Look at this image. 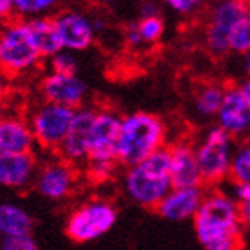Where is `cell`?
Masks as SVG:
<instances>
[{
  "mask_svg": "<svg viewBox=\"0 0 250 250\" xmlns=\"http://www.w3.org/2000/svg\"><path fill=\"white\" fill-rule=\"evenodd\" d=\"M150 16H161V9L156 2H145L140 7V18H150Z\"/></svg>",
  "mask_w": 250,
  "mask_h": 250,
  "instance_id": "30",
  "label": "cell"
},
{
  "mask_svg": "<svg viewBox=\"0 0 250 250\" xmlns=\"http://www.w3.org/2000/svg\"><path fill=\"white\" fill-rule=\"evenodd\" d=\"M38 159L34 154H13L0 150V186L23 189L36 181Z\"/></svg>",
  "mask_w": 250,
  "mask_h": 250,
  "instance_id": "16",
  "label": "cell"
},
{
  "mask_svg": "<svg viewBox=\"0 0 250 250\" xmlns=\"http://www.w3.org/2000/svg\"><path fill=\"white\" fill-rule=\"evenodd\" d=\"M2 116H4V111H2V107H0V120H2Z\"/></svg>",
  "mask_w": 250,
  "mask_h": 250,
  "instance_id": "36",
  "label": "cell"
},
{
  "mask_svg": "<svg viewBox=\"0 0 250 250\" xmlns=\"http://www.w3.org/2000/svg\"><path fill=\"white\" fill-rule=\"evenodd\" d=\"M118 220L115 204L104 198H93L81 204L68 214L64 230L70 240L77 243L95 241L107 234Z\"/></svg>",
  "mask_w": 250,
  "mask_h": 250,
  "instance_id": "7",
  "label": "cell"
},
{
  "mask_svg": "<svg viewBox=\"0 0 250 250\" xmlns=\"http://www.w3.org/2000/svg\"><path fill=\"white\" fill-rule=\"evenodd\" d=\"M125 42H127V45L132 47V48H138V47L143 45V42H141V38H140V32H138V25H136V21L129 23L127 29H125Z\"/></svg>",
  "mask_w": 250,
  "mask_h": 250,
  "instance_id": "29",
  "label": "cell"
},
{
  "mask_svg": "<svg viewBox=\"0 0 250 250\" xmlns=\"http://www.w3.org/2000/svg\"><path fill=\"white\" fill-rule=\"evenodd\" d=\"M95 107H81L75 111L73 116L72 127L68 130L66 138L62 141L61 148H59L58 156L64 159L66 163L73 165L77 168L79 165L88 163V154H89V134H91V125L95 120Z\"/></svg>",
  "mask_w": 250,
  "mask_h": 250,
  "instance_id": "14",
  "label": "cell"
},
{
  "mask_svg": "<svg viewBox=\"0 0 250 250\" xmlns=\"http://www.w3.org/2000/svg\"><path fill=\"white\" fill-rule=\"evenodd\" d=\"M170 168H172L173 188H197L204 186L200 168L195 154V143L188 138L173 141L168 145Z\"/></svg>",
  "mask_w": 250,
  "mask_h": 250,
  "instance_id": "15",
  "label": "cell"
},
{
  "mask_svg": "<svg viewBox=\"0 0 250 250\" xmlns=\"http://www.w3.org/2000/svg\"><path fill=\"white\" fill-rule=\"evenodd\" d=\"M122 118L111 107H100L89 134V154L86 173L95 183H104L115 173L120 163V130Z\"/></svg>",
  "mask_w": 250,
  "mask_h": 250,
  "instance_id": "4",
  "label": "cell"
},
{
  "mask_svg": "<svg viewBox=\"0 0 250 250\" xmlns=\"http://www.w3.org/2000/svg\"><path fill=\"white\" fill-rule=\"evenodd\" d=\"M42 56L31 40L27 20H9L0 25V72L13 77L36 66Z\"/></svg>",
  "mask_w": 250,
  "mask_h": 250,
  "instance_id": "6",
  "label": "cell"
},
{
  "mask_svg": "<svg viewBox=\"0 0 250 250\" xmlns=\"http://www.w3.org/2000/svg\"><path fill=\"white\" fill-rule=\"evenodd\" d=\"M36 138L29 122L21 116L4 115L0 120V150L13 154H34Z\"/></svg>",
  "mask_w": 250,
  "mask_h": 250,
  "instance_id": "18",
  "label": "cell"
},
{
  "mask_svg": "<svg viewBox=\"0 0 250 250\" xmlns=\"http://www.w3.org/2000/svg\"><path fill=\"white\" fill-rule=\"evenodd\" d=\"M15 13V5L11 0H0V23L4 25L9 21V16Z\"/></svg>",
  "mask_w": 250,
  "mask_h": 250,
  "instance_id": "31",
  "label": "cell"
},
{
  "mask_svg": "<svg viewBox=\"0 0 250 250\" xmlns=\"http://www.w3.org/2000/svg\"><path fill=\"white\" fill-rule=\"evenodd\" d=\"M225 89H227L225 84L213 81L200 84L193 93V111L200 118H213V116L216 118L224 102Z\"/></svg>",
  "mask_w": 250,
  "mask_h": 250,
  "instance_id": "21",
  "label": "cell"
},
{
  "mask_svg": "<svg viewBox=\"0 0 250 250\" xmlns=\"http://www.w3.org/2000/svg\"><path fill=\"white\" fill-rule=\"evenodd\" d=\"M234 140L218 125L209 127L195 143V154L200 168L204 188H222L230 181V168L234 157Z\"/></svg>",
  "mask_w": 250,
  "mask_h": 250,
  "instance_id": "5",
  "label": "cell"
},
{
  "mask_svg": "<svg viewBox=\"0 0 250 250\" xmlns=\"http://www.w3.org/2000/svg\"><path fill=\"white\" fill-rule=\"evenodd\" d=\"M240 213H241V220H243L245 227H250V200H249V202H245V204H241Z\"/></svg>",
  "mask_w": 250,
  "mask_h": 250,
  "instance_id": "32",
  "label": "cell"
},
{
  "mask_svg": "<svg viewBox=\"0 0 250 250\" xmlns=\"http://www.w3.org/2000/svg\"><path fill=\"white\" fill-rule=\"evenodd\" d=\"M138 32L143 45L157 43L165 34V20L163 16H150V18H140L136 21Z\"/></svg>",
  "mask_w": 250,
  "mask_h": 250,
  "instance_id": "25",
  "label": "cell"
},
{
  "mask_svg": "<svg viewBox=\"0 0 250 250\" xmlns=\"http://www.w3.org/2000/svg\"><path fill=\"white\" fill-rule=\"evenodd\" d=\"M48 68L52 73H59V75H75L77 73V58L73 52L61 50L54 58L48 59Z\"/></svg>",
  "mask_w": 250,
  "mask_h": 250,
  "instance_id": "26",
  "label": "cell"
},
{
  "mask_svg": "<svg viewBox=\"0 0 250 250\" xmlns=\"http://www.w3.org/2000/svg\"><path fill=\"white\" fill-rule=\"evenodd\" d=\"M168 129L161 116L148 111H134L122 118L120 165L134 167L167 148Z\"/></svg>",
  "mask_w": 250,
  "mask_h": 250,
  "instance_id": "2",
  "label": "cell"
},
{
  "mask_svg": "<svg viewBox=\"0 0 250 250\" xmlns=\"http://www.w3.org/2000/svg\"><path fill=\"white\" fill-rule=\"evenodd\" d=\"M75 111L77 109L50 104V102L36 105L27 118L32 134L36 138V145L42 146L43 150L59 152L68 130L72 127Z\"/></svg>",
  "mask_w": 250,
  "mask_h": 250,
  "instance_id": "8",
  "label": "cell"
},
{
  "mask_svg": "<svg viewBox=\"0 0 250 250\" xmlns=\"http://www.w3.org/2000/svg\"><path fill=\"white\" fill-rule=\"evenodd\" d=\"M230 184L250 186V140H243L240 145H236L230 168Z\"/></svg>",
  "mask_w": 250,
  "mask_h": 250,
  "instance_id": "22",
  "label": "cell"
},
{
  "mask_svg": "<svg viewBox=\"0 0 250 250\" xmlns=\"http://www.w3.org/2000/svg\"><path fill=\"white\" fill-rule=\"evenodd\" d=\"M27 25H29L32 43H34V47H36L38 54L42 58L50 59L62 50L54 16H43V18L27 20Z\"/></svg>",
  "mask_w": 250,
  "mask_h": 250,
  "instance_id": "19",
  "label": "cell"
},
{
  "mask_svg": "<svg viewBox=\"0 0 250 250\" xmlns=\"http://www.w3.org/2000/svg\"><path fill=\"white\" fill-rule=\"evenodd\" d=\"M240 88L243 89V93H245L247 97L250 99V77H247L245 81H243V83L240 84Z\"/></svg>",
  "mask_w": 250,
  "mask_h": 250,
  "instance_id": "33",
  "label": "cell"
},
{
  "mask_svg": "<svg viewBox=\"0 0 250 250\" xmlns=\"http://www.w3.org/2000/svg\"><path fill=\"white\" fill-rule=\"evenodd\" d=\"M243 66H245L247 75H249V77H250V52L243 56Z\"/></svg>",
  "mask_w": 250,
  "mask_h": 250,
  "instance_id": "35",
  "label": "cell"
},
{
  "mask_svg": "<svg viewBox=\"0 0 250 250\" xmlns=\"http://www.w3.org/2000/svg\"><path fill=\"white\" fill-rule=\"evenodd\" d=\"M167 5L172 11L179 13V15L188 16V15H193L200 7V2H197V0H168Z\"/></svg>",
  "mask_w": 250,
  "mask_h": 250,
  "instance_id": "28",
  "label": "cell"
},
{
  "mask_svg": "<svg viewBox=\"0 0 250 250\" xmlns=\"http://www.w3.org/2000/svg\"><path fill=\"white\" fill-rule=\"evenodd\" d=\"M173 189L168 148L129 167L124 173V191L129 200L145 209H157Z\"/></svg>",
  "mask_w": 250,
  "mask_h": 250,
  "instance_id": "3",
  "label": "cell"
},
{
  "mask_svg": "<svg viewBox=\"0 0 250 250\" xmlns=\"http://www.w3.org/2000/svg\"><path fill=\"white\" fill-rule=\"evenodd\" d=\"M2 240H4V238H2V236H0V245H2Z\"/></svg>",
  "mask_w": 250,
  "mask_h": 250,
  "instance_id": "37",
  "label": "cell"
},
{
  "mask_svg": "<svg viewBox=\"0 0 250 250\" xmlns=\"http://www.w3.org/2000/svg\"><path fill=\"white\" fill-rule=\"evenodd\" d=\"M193 229L204 250H243L245 224L240 206L224 188H206L202 206L193 218Z\"/></svg>",
  "mask_w": 250,
  "mask_h": 250,
  "instance_id": "1",
  "label": "cell"
},
{
  "mask_svg": "<svg viewBox=\"0 0 250 250\" xmlns=\"http://www.w3.org/2000/svg\"><path fill=\"white\" fill-rule=\"evenodd\" d=\"M206 188H173L165 200L157 206V214L168 222H184L193 220L202 206Z\"/></svg>",
  "mask_w": 250,
  "mask_h": 250,
  "instance_id": "17",
  "label": "cell"
},
{
  "mask_svg": "<svg viewBox=\"0 0 250 250\" xmlns=\"http://www.w3.org/2000/svg\"><path fill=\"white\" fill-rule=\"evenodd\" d=\"M15 13L20 18L34 20V18H43L48 16V13L56 7L54 0H15Z\"/></svg>",
  "mask_w": 250,
  "mask_h": 250,
  "instance_id": "24",
  "label": "cell"
},
{
  "mask_svg": "<svg viewBox=\"0 0 250 250\" xmlns=\"http://www.w3.org/2000/svg\"><path fill=\"white\" fill-rule=\"evenodd\" d=\"M5 88H7V75H4V73L0 72V95L4 93Z\"/></svg>",
  "mask_w": 250,
  "mask_h": 250,
  "instance_id": "34",
  "label": "cell"
},
{
  "mask_svg": "<svg viewBox=\"0 0 250 250\" xmlns=\"http://www.w3.org/2000/svg\"><path fill=\"white\" fill-rule=\"evenodd\" d=\"M54 20H56L62 50L75 54L88 50L93 45L97 31H95L93 20L88 15L75 9H66L54 16Z\"/></svg>",
  "mask_w": 250,
  "mask_h": 250,
  "instance_id": "12",
  "label": "cell"
},
{
  "mask_svg": "<svg viewBox=\"0 0 250 250\" xmlns=\"http://www.w3.org/2000/svg\"><path fill=\"white\" fill-rule=\"evenodd\" d=\"M250 9V4L241 0H225L211 9L204 31V45L213 58L220 59L230 54L229 38L241 16Z\"/></svg>",
  "mask_w": 250,
  "mask_h": 250,
  "instance_id": "9",
  "label": "cell"
},
{
  "mask_svg": "<svg viewBox=\"0 0 250 250\" xmlns=\"http://www.w3.org/2000/svg\"><path fill=\"white\" fill-rule=\"evenodd\" d=\"M34 229V218L25 208L16 202H0V236L20 238L31 236Z\"/></svg>",
  "mask_w": 250,
  "mask_h": 250,
  "instance_id": "20",
  "label": "cell"
},
{
  "mask_svg": "<svg viewBox=\"0 0 250 250\" xmlns=\"http://www.w3.org/2000/svg\"><path fill=\"white\" fill-rule=\"evenodd\" d=\"M216 125L232 140L250 136V99L240 86H227L222 107L216 115Z\"/></svg>",
  "mask_w": 250,
  "mask_h": 250,
  "instance_id": "11",
  "label": "cell"
},
{
  "mask_svg": "<svg viewBox=\"0 0 250 250\" xmlns=\"http://www.w3.org/2000/svg\"><path fill=\"white\" fill-rule=\"evenodd\" d=\"M77 168L58 156L40 165L36 181L32 186L38 191V195H42L43 198L52 200V202H61L73 195L77 188Z\"/></svg>",
  "mask_w": 250,
  "mask_h": 250,
  "instance_id": "10",
  "label": "cell"
},
{
  "mask_svg": "<svg viewBox=\"0 0 250 250\" xmlns=\"http://www.w3.org/2000/svg\"><path fill=\"white\" fill-rule=\"evenodd\" d=\"M45 102L50 104L64 105L72 109H81L84 107V102L88 99V84L83 79L75 75H59V73L48 72L42 79L40 84Z\"/></svg>",
  "mask_w": 250,
  "mask_h": 250,
  "instance_id": "13",
  "label": "cell"
},
{
  "mask_svg": "<svg viewBox=\"0 0 250 250\" xmlns=\"http://www.w3.org/2000/svg\"><path fill=\"white\" fill-rule=\"evenodd\" d=\"M0 250H42L32 236H20V238H4Z\"/></svg>",
  "mask_w": 250,
  "mask_h": 250,
  "instance_id": "27",
  "label": "cell"
},
{
  "mask_svg": "<svg viewBox=\"0 0 250 250\" xmlns=\"http://www.w3.org/2000/svg\"><path fill=\"white\" fill-rule=\"evenodd\" d=\"M230 52L245 56L250 52V9L241 16L229 38Z\"/></svg>",
  "mask_w": 250,
  "mask_h": 250,
  "instance_id": "23",
  "label": "cell"
}]
</instances>
